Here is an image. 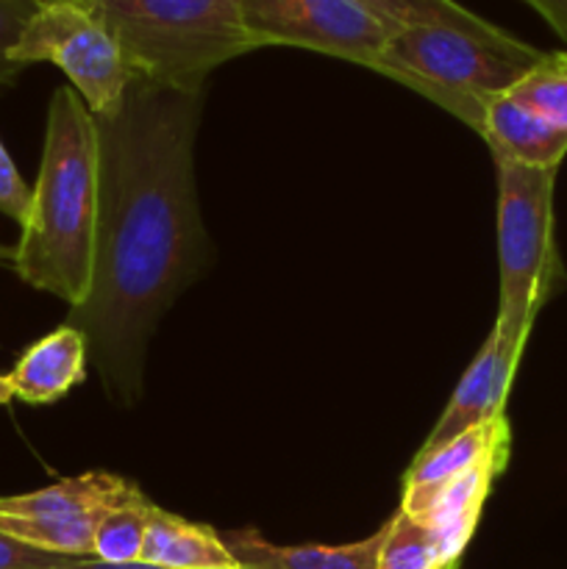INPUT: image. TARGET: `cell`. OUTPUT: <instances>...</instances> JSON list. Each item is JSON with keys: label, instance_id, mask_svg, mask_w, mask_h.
I'll use <instances>...</instances> for the list:
<instances>
[{"label": "cell", "instance_id": "cell-1", "mask_svg": "<svg viewBox=\"0 0 567 569\" xmlns=\"http://www.w3.org/2000/svg\"><path fill=\"white\" fill-rule=\"evenodd\" d=\"M203 92L131 78L98 128V233L87 300L67 326L87 337L89 359L122 406L142 395L148 342L161 315L206 261L195 189V131Z\"/></svg>", "mask_w": 567, "mask_h": 569}, {"label": "cell", "instance_id": "cell-2", "mask_svg": "<svg viewBox=\"0 0 567 569\" xmlns=\"http://www.w3.org/2000/svg\"><path fill=\"white\" fill-rule=\"evenodd\" d=\"M98 233V128L72 87L56 89L48 109L42 164L20 226L11 270L70 309L92 289Z\"/></svg>", "mask_w": 567, "mask_h": 569}, {"label": "cell", "instance_id": "cell-3", "mask_svg": "<svg viewBox=\"0 0 567 569\" xmlns=\"http://www.w3.org/2000/svg\"><path fill=\"white\" fill-rule=\"evenodd\" d=\"M117 39L137 78L203 92L209 72L256 50L239 0H81Z\"/></svg>", "mask_w": 567, "mask_h": 569}, {"label": "cell", "instance_id": "cell-4", "mask_svg": "<svg viewBox=\"0 0 567 569\" xmlns=\"http://www.w3.org/2000/svg\"><path fill=\"white\" fill-rule=\"evenodd\" d=\"M498 170L500 300L495 328L526 348L534 320L565 287L554 233L556 167L495 161Z\"/></svg>", "mask_w": 567, "mask_h": 569}, {"label": "cell", "instance_id": "cell-5", "mask_svg": "<svg viewBox=\"0 0 567 569\" xmlns=\"http://www.w3.org/2000/svg\"><path fill=\"white\" fill-rule=\"evenodd\" d=\"M543 53H511L450 28L422 26L395 31L372 72L409 87L478 133L487 100L509 92Z\"/></svg>", "mask_w": 567, "mask_h": 569}, {"label": "cell", "instance_id": "cell-6", "mask_svg": "<svg viewBox=\"0 0 567 569\" xmlns=\"http://www.w3.org/2000/svg\"><path fill=\"white\" fill-rule=\"evenodd\" d=\"M56 64L94 117L115 114L133 72L103 22L78 3H42L11 50V64Z\"/></svg>", "mask_w": 567, "mask_h": 569}, {"label": "cell", "instance_id": "cell-7", "mask_svg": "<svg viewBox=\"0 0 567 569\" xmlns=\"http://www.w3.org/2000/svg\"><path fill=\"white\" fill-rule=\"evenodd\" d=\"M142 489L111 472H87L14 498H0V531L50 550V553L92 559L94 531L117 506Z\"/></svg>", "mask_w": 567, "mask_h": 569}, {"label": "cell", "instance_id": "cell-8", "mask_svg": "<svg viewBox=\"0 0 567 569\" xmlns=\"http://www.w3.org/2000/svg\"><path fill=\"white\" fill-rule=\"evenodd\" d=\"M239 14L256 50L287 44L367 70H376L392 37L354 0H239Z\"/></svg>", "mask_w": 567, "mask_h": 569}, {"label": "cell", "instance_id": "cell-9", "mask_svg": "<svg viewBox=\"0 0 567 569\" xmlns=\"http://www.w3.org/2000/svg\"><path fill=\"white\" fill-rule=\"evenodd\" d=\"M520 359V345L509 342L498 328H493L420 450L439 448L448 439L506 415V400Z\"/></svg>", "mask_w": 567, "mask_h": 569}, {"label": "cell", "instance_id": "cell-10", "mask_svg": "<svg viewBox=\"0 0 567 569\" xmlns=\"http://www.w3.org/2000/svg\"><path fill=\"white\" fill-rule=\"evenodd\" d=\"M509 456L511 437H506L484 459H478L470 470L442 483L439 492L428 500V506L417 517L431 531L445 565H461V556H465L467 545H470L472 533L478 528V520H481L484 503H487L495 481L509 467Z\"/></svg>", "mask_w": 567, "mask_h": 569}, {"label": "cell", "instance_id": "cell-11", "mask_svg": "<svg viewBox=\"0 0 567 569\" xmlns=\"http://www.w3.org/2000/svg\"><path fill=\"white\" fill-rule=\"evenodd\" d=\"M87 337L64 322L33 342L6 378L17 400L28 406H48L87 381Z\"/></svg>", "mask_w": 567, "mask_h": 569}, {"label": "cell", "instance_id": "cell-12", "mask_svg": "<svg viewBox=\"0 0 567 569\" xmlns=\"http://www.w3.org/2000/svg\"><path fill=\"white\" fill-rule=\"evenodd\" d=\"M478 137L493 150L495 161L559 170L561 159L567 156V128L534 114L506 92L487 100Z\"/></svg>", "mask_w": 567, "mask_h": 569}, {"label": "cell", "instance_id": "cell-13", "mask_svg": "<svg viewBox=\"0 0 567 569\" xmlns=\"http://www.w3.org/2000/svg\"><path fill=\"white\" fill-rule=\"evenodd\" d=\"M387 528L348 545H276L253 528L222 533L242 569H376Z\"/></svg>", "mask_w": 567, "mask_h": 569}, {"label": "cell", "instance_id": "cell-14", "mask_svg": "<svg viewBox=\"0 0 567 569\" xmlns=\"http://www.w3.org/2000/svg\"><path fill=\"white\" fill-rule=\"evenodd\" d=\"M506 437H511V426L509 417L500 415L493 422H484V426L470 428V431L448 439L439 448L420 450L404 478L400 511H406L411 517H420V511L426 509L428 500L439 492L442 483H448L450 478L470 470L478 459H484Z\"/></svg>", "mask_w": 567, "mask_h": 569}, {"label": "cell", "instance_id": "cell-15", "mask_svg": "<svg viewBox=\"0 0 567 569\" xmlns=\"http://www.w3.org/2000/svg\"><path fill=\"white\" fill-rule=\"evenodd\" d=\"M139 561L172 569H242L228 550L222 533L203 522L170 515L159 506L150 511V526Z\"/></svg>", "mask_w": 567, "mask_h": 569}, {"label": "cell", "instance_id": "cell-16", "mask_svg": "<svg viewBox=\"0 0 567 569\" xmlns=\"http://www.w3.org/2000/svg\"><path fill=\"white\" fill-rule=\"evenodd\" d=\"M354 3L361 6L370 17H376L392 33L422 26L450 28V31L467 33V37H476L500 50H511V53H526L534 48V44L511 37L495 22L478 17L476 11L465 9L456 0H354Z\"/></svg>", "mask_w": 567, "mask_h": 569}, {"label": "cell", "instance_id": "cell-17", "mask_svg": "<svg viewBox=\"0 0 567 569\" xmlns=\"http://www.w3.org/2000/svg\"><path fill=\"white\" fill-rule=\"evenodd\" d=\"M506 94L554 126L567 128V50H545Z\"/></svg>", "mask_w": 567, "mask_h": 569}, {"label": "cell", "instance_id": "cell-18", "mask_svg": "<svg viewBox=\"0 0 567 569\" xmlns=\"http://www.w3.org/2000/svg\"><path fill=\"white\" fill-rule=\"evenodd\" d=\"M150 503L142 492L128 503L117 506L100 520L94 531V556L92 559L109 561V565H128V561L142 559L145 533L150 526Z\"/></svg>", "mask_w": 567, "mask_h": 569}, {"label": "cell", "instance_id": "cell-19", "mask_svg": "<svg viewBox=\"0 0 567 569\" xmlns=\"http://www.w3.org/2000/svg\"><path fill=\"white\" fill-rule=\"evenodd\" d=\"M384 528L387 533L376 569H461V565H445L431 531L417 517L398 509Z\"/></svg>", "mask_w": 567, "mask_h": 569}, {"label": "cell", "instance_id": "cell-20", "mask_svg": "<svg viewBox=\"0 0 567 569\" xmlns=\"http://www.w3.org/2000/svg\"><path fill=\"white\" fill-rule=\"evenodd\" d=\"M39 6H42L39 0H0V87H9L22 72L20 67L11 64V50L20 42Z\"/></svg>", "mask_w": 567, "mask_h": 569}, {"label": "cell", "instance_id": "cell-21", "mask_svg": "<svg viewBox=\"0 0 567 569\" xmlns=\"http://www.w3.org/2000/svg\"><path fill=\"white\" fill-rule=\"evenodd\" d=\"M70 559L76 556L50 553L0 531V569H64Z\"/></svg>", "mask_w": 567, "mask_h": 569}, {"label": "cell", "instance_id": "cell-22", "mask_svg": "<svg viewBox=\"0 0 567 569\" xmlns=\"http://www.w3.org/2000/svg\"><path fill=\"white\" fill-rule=\"evenodd\" d=\"M28 209H31V189L17 172L9 150L0 142V214H6L14 222H26Z\"/></svg>", "mask_w": 567, "mask_h": 569}, {"label": "cell", "instance_id": "cell-23", "mask_svg": "<svg viewBox=\"0 0 567 569\" xmlns=\"http://www.w3.org/2000/svg\"><path fill=\"white\" fill-rule=\"evenodd\" d=\"M526 3L567 42V0H526Z\"/></svg>", "mask_w": 567, "mask_h": 569}, {"label": "cell", "instance_id": "cell-24", "mask_svg": "<svg viewBox=\"0 0 567 569\" xmlns=\"http://www.w3.org/2000/svg\"><path fill=\"white\" fill-rule=\"evenodd\" d=\"M64 569H172V567H159L148 565V561H128V565H109V561L100 559H70Z\"/></svg>", "mask_w": 567, "mask_h": 569}, {"label": "cell", "instance_id": "cell-25", "mask_svg": "<svg viewBox=\"0 0 567 569\" xmlns=\"http://www.w3.org/2000/svg\"><path fill=\"white\" fill-rule=\"evenodd\" d=\"M9 400H14V392H11V383L9 378L0 376V406L9 403Z\"/></svg>", "mask_w": 567, "mask_h": 569}, {"label": "cell", "instance_id": "cell-26", "mask_svg": "<svg viewBox=\"0 0 567 569\" xmlns=\"http://www.w3.org/2000/svg\"><path fill=\"white\" fill-rule=\"evenodd\" d=\"M11 259H14V248H6V244H0V267L3 264L11 267Z\"/></svg>", "mask_w": 567, "mask_h": 569}, {"label": "cell", "instance_id": "cell-27", "mask_svg": "<svg viewBox=\"0 0 567 569\" xmlns=\"http://www.w3.org/2000/svg\"><path fill=\"white\" fill-rule=\"evenodd\" d=\"M39 3H61V0H39ZM67 3H81V0H67Z\"/></svg>", "mask_w": 567, "mask_h": 569}]
</instances>
